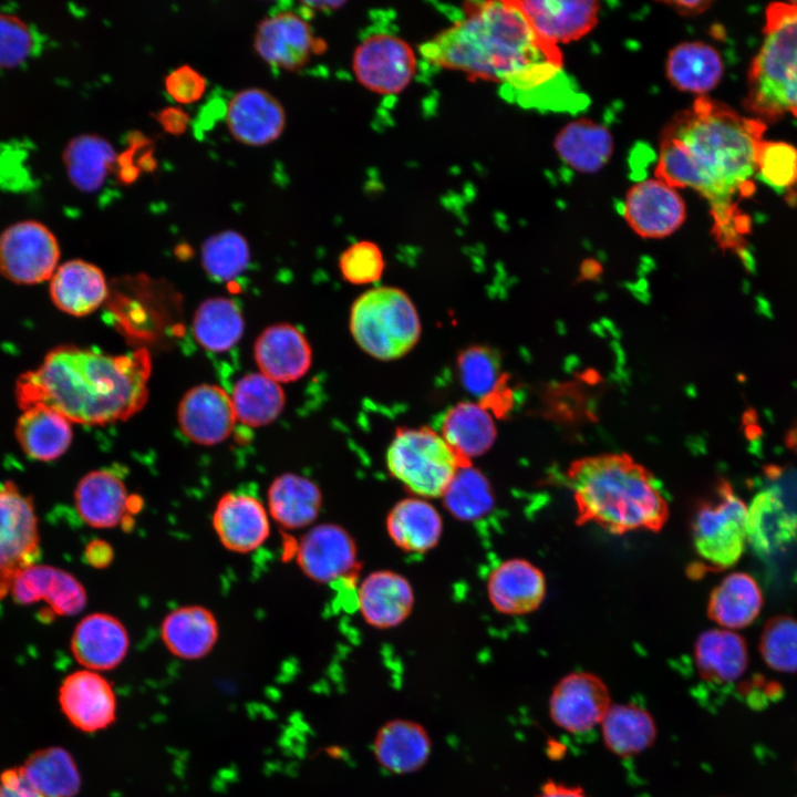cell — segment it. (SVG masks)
<instances>
[{"mask_svg": "<svg viewBox=\"0 0 797 797\" xmlns=\"http://www.w3.org/2000/svg\"><path fill=\"white\" fill-rule=\"evenodd\" d=\"M765 124L739 115L705 95L676 113L665 125L654 175L679 188H691L705 198L713 218L712 232L723 249L745 262L751 219L739 203L755 186L756 158Z\"/></svg>", "mask_w": 797, "mask_h": 797, "instance_id": "6da1fadb", "label": "cell"}, {"mask_svg": "<svg viewBox=\"0 0 797 797\" xmlns=\"http://www.w3.org/2000/svg\"><path fill=\"white\" fill-rule=\"evenodd\" d=\"M151 354L137 349L111 355L64 344L46 353L34 370L15 382V398L24 411L46 405L71 423L105 425L139 412L148 398Z\"/></svg>", "mask_w": 797, "mask_h": 797, "instance_id": "7a4b0ae2", "label": "cell"}, {"mask_svg": "<svg viewBox=\"0 0 797 797\" xmlns=\"http://www.w3.org/2000/svg\"><path fill=\"white\" fill-rule=\"evenodd\" d=\"M421 53L470 80L503 83L518 93L553 79L563 64L559 48L538 39L511 0L468 3L466 17L424 43Z\"/></svg>", "mask_w": 797, "mask_h": 797, "instance_id": "3957f363", "label": "cell"}, {"mask_svg": "<svg viewBox=\"0 0 797 797\" xmlns=\"http://www.w3.org/2000/svg\"><path fill=\"white\" fill-rule=\"evenodd\" d=\"M577 525L594 524L613 535L660 531L669 503L653 474L627 453H601L572 460L565 472Z\"/></svg>", "mask_w": 797, "mask_h": 797, "instance_id": "277c9868", "label": "cell"}, {"mask_svg": "<svg viewBox=\"0 0 797 797\" xmlns=\"http://www.w3.org/2000/svg\"><path fill=\"white\" fill-rule=\"evenodd\" d=\"M764 41L748 72L747 110L766 120L797 118V2L772 3Z\"/></svg>", "mask_w": 797, "mask_h": 797, "instance_id": "5b68a950", "label": "cell"}, {"mask_svg": "<svg viewBox=\"0 0 797 797\" xmlns=\"http://www.w3.org/2000/svg\"><path fill=\"white\" fill-rule=\"evenodd\" d=\"M350 330L364 352L387 361L401 358L414 348L421 335V322L415 306L404 291L379 287L354 301Z\"/></svg>", "mask_w": 797, "mask_h": 797, "instance_id": "8992f818", "label": "cell"}, {"mask_svg": "<svg viewBox=\"0 0 797 797\" xmlns=\"http://www.w3.org/2000/svg\"><path fill=\"white\" fill-rule=\"evenodd\" d=\"M389 473L413 496L438 498L465 466L436 431L398 428L386 452Z\"/></svg>", "mask_w": 797, "mask_h": 797, "instance_id": "52a82bcc", "label": "cell"}, {"mask_svg": "<svg viewBox=\"0 0 797 797\" xmlns=\"http://www.w3.org/2000/svg\"><path fill=\"white\" fill-rule=\"evenodd\" d=\"M747 507L727 480L721 479L712 497L697 505L692 520L696 553L708 569L734 566L743 555Z\"/></svg>", "mask_w": 797, "mask_h": 797, "instance_id": "ba28073f", "label": "cell"}, {"mask_svg": "<svg viewBox=\"0 0 797 797\" xmlns=\"http://www.w3.org/2000/svg\"><path fill=\"white\" fill-rule=\"evenodd\" d=\"M39 555L38 519L31 497L12 482L0 484V599Z\"/></svg>", "mask_w": 797, "mask_h": 797, "instance_id": "9c48e42d", "label": "cell"}, {"mask_svg": "<svg viewBox=\"0 0 797 797\" xmlns=\"http://www.w3.org/2000/svg\"><path fill=\"white\" fill-rule=\"evenodd\" d=\"M60 255L58 238L39 220L15 221L0 232V276L13 283L50 280Z\"/></svg>", "mask_w": 797, "mask_h": 797, "instance_id": "30bf717a", "label": "cell"}, {"mask_svg": "<svg viewBox=\"0 0 797 797\" xmlns=\"http://www.w3.org/2000/svg\"><path fill=\"white\" fill-rule=\"evenodd\" d=\"M353 71L358 81L379 94H397L412 81L416 56L412 46L391 33L366 37L355 49Z\"/></svg>", "mask_w": 797, "mask_h": 797, "instance_id": "8fae6325", "label": "cell"}, {"mask_svg": "<svg viewBox=\"0 0 797 797\" xmlns=\"http://www.w3.org/2000/svg\"><path fill=\"white\" fill-rule=\"evenodd\" d=\"M612 705L610 690L594 673L576 671L552 687L548 712L552 723L570 734H582L600 725Z\"/></svg>", "mask_w": 797, "mask_h": 797, "instance_id": "7c38bea8", "label": "cell"}, {"mask_svg": "<svg viewBox=\"0 0 797 797\" xmlns=\"http://www.w3.org/2000/svg\"><path fill=\"white\" fill-rule=\"evenodd\" d=\"M252 44L267 64L291 72L303 68L313 54L327 48L306 18L293 11H278L259 21Z\"/></svg>", "mask_w": 797, "mask_h": 797, "instance_id": "4fadbf2b", "label": "cell"}, {"mask_svg": "<svg viewBox=\"0 0 797 797\" xmlns=\"http://www.w3.org/2000/svg\"><path fill=\"white\" fill-rule=\"evenodd\" d=\"M622 216L641 238L662 239L682 227L686 206L676 188L654 177L629 188L622 203Z\"/></svg>", "mask_w": 797, "mask_h": 797, "instance_id": "5bb4252c", "label": "cell"}, {"mask_svg": "<svg viewBox=\"0 0 797 797\" xmlns=\"http://www.w3.org/2000/svg\"><path fill=\"white\" fill-rule=\"evenodd\" d=\"M296 560L301 571L318 583L345 580L359 568L354 539L333 522L311 526L296 548Z\"/></svg>", "mask_w": 797, "mask_h": 797, "instance_id": "9a60e30c", "label": "cell"}, {"mask_svg": "<svg viewBox=\"0 0 797 797\" xmlns=\"http://www.w3.org/2000/svg\"><path fill=\"white\" fill-rule=\"evenodd\" d=\"M535 35L558 46L588 34L601 10L594 0H511Z\"/></svg>", "mask_w": 797, "mask_h": 797, "instance_id": "2e32d148", "label": "cell"}, {"mask_svg": "<svg viewBox=\"0 0 797 797\" xmlns=\"http://www.w3.org/2000/svg\"><path fill=\"white\" fill-rule=\"evenodd\" d=\"M60 708L77 729L94 733L110 726L116 717V696L111 683L99 672L83 669L61 683Z\"/></svg>", "mask_w": 797, "mask_h": 797, "instance_id": "e0dca14e", "label": "cell"}, {"mask_svg": "<svg viewBox=\"0 0 797 797\" xmlns=\"http://www.w3.org/2000/svg\"><path fill=\"white\" fill-rule=\"evenodd\" d=\"M225 121L235 141L259 147L280 137L286 126V112L280 101L267 90L247 87L229 100Z\"/></svg>", "mask_w": 797, "mask_h": 797, "instance_id": "ac0fdd59", "label": "cell"}, {"mask_svg": "<svg viewBox=\"0 0 797 797\" xmlns=\"http://www.w3.org/2000/svg\"><path fill=\"white\" fill-rule=\"evenodd\" d=\"M177 418L183 434L205 446L226 441L237 420L231 397L214 384H199L187 391L179 402Z\"/></svg>", "mask_w": 797, "mask_h": 797, "instance_id": "d6986e66", "label": "cell"}, {"mask_svg": "<svg viewBox=\"0 0 797 797\" xmlns=\"http://www.w3.org/2000/svg\"><path fill=\"white\" fill-rule=\"evenodd\" d=\"M211 522L220 544L237 553L256 550L270 534L267 507L258 498L244 493L224 494L215 506Z\"/></svg>", "mask_w": 797, "mask_h": 797, "instance_id": "ffe728a7", "label": "cell"}, {"mask_svg": "<svg viewBox=\"0 0 797 797\" xmlns=\"http://www.w3.org/2000/svg\"><path fill=\"white\" fill-rule=\"evenodd\" d=\"M12 598L20 604L44 601L46 613L70 617L82 611L87 602L86 590L70 572L58 567L32 565L13 581Z\"/></svg>", "mask_w": 797, "mask_h": 797, "instance_id": "44dd1931", "label": "cell"}, {"mask_svg": "<svg viewBox=\"0 0 797 797\" xmlns=\"http://www.w3.org/2000/svg\"><path fill=\"white\" fill-rule=\"evenodd\" d=\"M487 597L494 609L507 615H524L542 603L547 582L532 562L510 558L498 563L487 579Z\"/></svg>", "mask_w": 797, "mask_h": 797, "instance_id": "7402d4cb", "label": "cell"}, {"mask_svg": "<svg viewBox=\"0 0 797 797\" xmlns=\"http://www.w3.org/2000/svg\"><path fill=\"white\" fill-rule=\"evenodd\" d=\"M130 645V634L123 622L104 612L85 615L71 636L74 659L84 669L96 672L113 670L120 665Z\"/></svg>", "mask_w": 797, "mask_h": 797, "instance_id": "603a6c76", "label": "cell"}, {"mask_svg": "<svg viewBox=\"0 0 797 797\" xmlns=\"http://www.w3.org/2000/svg\"><path fill=\"white\" fill-rule=\"evenodd\" d=\"M415 602L410 581L392 570H376L360 582L356 605L363 620L375 629H391L403 623Z\"/></svg>", "mask_w": 797, "mask_h": 797, "instance_id": "cb8c5ba5", "label": "cell"}, {"mask_svg": "<svg viewBox=\"0 0 797 797\" xmlns=\"http://www.w3.org/2000/svg\"><path fill=\"white\" fill-rule=\"evenodd\" d=\"M253 354L260 373L277 383L301 379L312 361L308 340L300 330L288 323L265 329L256 340Z\"/></svg>", "mask_w": 797, "mask_h": 797, "instance_id": "d4e9b609", "label": "cell"}, {"mask_svg": "<svg viewBox=\"0 0 797 797\" xmlns=\"http://www.w3.org/2000/svg\"><path fill=\"white\" fill-rule=\"evenodd\" d=\"M74 504L85 524L102 529L122 525L133 511L124 482L105 469L92 470L79 480Z\"/></svg>", "mask_w": 797, "mask_h": 797, "instance_id": "484cf974", "label": "cell"}, {"mask_svg": "<svg viewBox=\"0 0 797 797\" xmlns=\"http://www.w3.org/2000/svg\"><path fill=\"white\" fill-rule=\"evenodd\" d=\"M49 292L59 310L73 317H85L106 300L108 287L104 272L96 265L72 259L58 266L50 279Z\"/></svg>", "mask_w": 797, "mask_h": 797, "instance_id": "4316f807", "label": "cell"}, {"mask_svg": "<svg viewBox=\"0 0 797 797\" xmlns=\"http://www.w3.org/2000/svg\"><path fill=\"white\" fill-rule=\"evenodd\" d=\"M746 536L756 555L770 557L797 540V515L777 490H762L747 508Z\"/></svg>", "mask_w": 797, "mask_h": 797, "instance_id": "83f0119b", "label": "cell"}, {"mask_svg": "<svg viewBox=\"0 0 797 797\" xmlns=\"http://www.w3.org/2000/svg\"><path fill=\"white\" fill-rule=\"evenodd\" d=\"M432 753V741L423 725L404 718L383 724L373 741V754L389 773L406 775L421 769Z\"/></svg>", "mask_w": 797, "mask_h": 797, "instance_id": "f1b7e54d", "label": "cell"}, {"mask_svg": "<svg viewBox=\"0 0 797 797\" xmlns=\"http://www.w3.org/2000/svg\"><path fill=\"white\" fill-rule=\"evenodd\" d=\"M385 528L398 549L408 553H425L439 542L443 519L428 499L411 496L398 500L390 509Z\"/></svg>", "mask_w": 797, "mask_h": 797, "instance_id": "f546056e", "label": "cell"}, {"mask_svg": "<svg viewBox=\"0 0 797 797\" xmlns=\"http://www.w3.org/2000/svg\"><path fill=\"white\" fill-rule=\"evenodd\" d=\"M161 638L167 650L184 660L206 656L219 638L215 614L198 604L174 609L163 619Z\"/></svg>", "mask_w": 797, "mask_h": 797, "instance_id": "4dcf8cb0", "label": "cell"}, {"mask_svg": "<svg viewBox=\"0 0 797 797\" xmlns=\"http://www.w3.org/2000/svg\"><path fill=\"white\" fill-rule=\"evenodd\" d=\"M693 658L700 677L720 685L738 680L749 663L745 639L727 629L702 632L694 643Z\"/></svg>", "mask_w": 797, "mask_h": 797, "instance_id": "1f68e13d", "label": "cell"}, {"mask_svg": "<svg viewBox=\"0 0 797 797\" xmlns=\"http://www.w3.org/2000/svg\"><path fill=\"white\" fill-rule=\"evenodd\" d=\"M322 506L319 486L308 477L294 473L277 476L267 490L270 518L289 530L313 526Z\"/></svg>", "mask_w": 797, "mask_h": 797, "instance_id": "d6a6232c", "label": "cell"}, {"mask_svg": "<svg viewBox=\"0 0 797 797\" xmlns=\"http://www.w3.org/2000/svg\"><path fill=\"white\" fill-rule=\"evenodd\" d=\"M613 137L602 124L586 117L567 123L556 135L555 149L570 168L593 174L603 168L613 153Z\"/></svg>", "mask_w": 797, "mask_h": 797, "instance_id": "836d02e7", "label": "cell"}, {"mask_svg": "<svg viewBox=\"0 0 797 797\" xmlns=\"http://www.w3.org/2000/svg\"><path fill=\"white\" fill-rule=\"evenodd\" d=\"M71 424L56 410L35 405L22 411L15 425V437L28 457L51 462L69 449L73 438Z\"/></svg>", "mask_w": 797, "mask_h": 797, "instance_id": "e575fe53", "label": "cell"}, {"mask_svg": "<svg viewBox=\"0 0 797 797\" xmlns=\"http://www.w3.org/2000/svg\"><path fill=\"white\" fill-rule=\"evenodd\" d=\"M439 434L459 460L469 465L473 458L491 448L497 429L485 407L478 403L460 402L444 413Z\"/></svg>", "mask_w": 797, "mask_h": 797, "instance_id": "d590c367", "label": "cell"}, {"mask_svg": "<svg viewBox=\"0 0 797 797\" xmlns=\"http://www.w3.org/2000/svg\"><path fill=\"white\" fill-rule=\"evenodd\" d=\"M600 729L605 748L620 758L643 753L658 737L653 715L634 703H612L600 723Z\"/></svg>", "mask_w": 797, "mask_h": 797, "instance_id": "8d00e7d4", "label": "cell"}, {"mask_svg": "<svg viewBox=\"0 0 797 797\" xmlns=\"http://www.w3.org/2000/svg\"><path fill=\"white\" fill-rule=\"evenodd\" d=\"M724 72L722 58L713 46L698 41L684 42L667 54L665 75L682 92L700 94L713 90Z\"/></svg>", "mask_w": 797, "mask_h": 797, "instance_id": "74e56055", "label": "cell"}, {"mask_svg": "<svg viewBox=\"0 0 797 797\" xmlns=\"http://www.w3.org/2000/svg\"><path fill=\"white\" fill-rule=\"evenodd\" d=\"M116 162L113 145L93 133L74 136L62 152V163L70 183L83 193L99 190Z\"/></svg>", "mask_w": 797, "mask_h": 797, "instance_id": "f35d334b", "label": "cell"}, {"mask_svg": "<svg viewBox=\"0 0 797 797\" xmlns=\"http://www.w3.org/2000/svg\"><path fill=\"white\" fill-rule=\"evenodd\" d=\"M763 594L758 583L745 572L726 576L711 592L707 615L725 629H742L759 614Z\"/></svg>", "mask_w": 797, "mask_h": 797, "instance_id": "ab89813d", "label": "cell"}, {"mask_svg": "<svg viewBox=\"0 0 797 797\" xmlns=\"http://www.w3.org/2000/svg\"><path fill=\"white\" fill-rule=\"evenodd\" d=\"M20 768L30 785L43 797H75L80 791L77 765L63 747L38 749Z\"/></svg>", "mask_w": 797, "mask_h": 797, "instance_id": "60d3db41", "label": "cell"}, {"mask_svg": "<svg viewBox=\"0 0 797 797\" xmlns=\"http://www.w3.org/2000/svg\"><path fill=\"white\" fill-rule=\"evenodd\" d=\"M245 330L239 307L225 297L203 301L193 319L196 341L211 352H225L236 345Z\"/></svg>", "mask_w": 797, "mask_h": 797, "instance_id": "b9f144b4", "label": "cell"}, {"mask_svg": "<svg viewBox=\"0 0 797 797\" xmlns=\"http://www.w3.org/2000/svg\"><path fill=\"white\" fill-rule=\"evenodd\" d=\"M230 397L236 418L251 427L272 423L283 411L286 402L279 383L262 373L240 377Z\"/></svg>", "mask_w": 797, "mask_h": 797, "instance_id": "7bdbcfd3", "label": "cell"}, {"mask_svg": "<svg viewBox=\"0 0 797 797\" xmlns=\"http://www.w3.org/2000/svg\"><path fill=\"white\" fill-rule=\"evenodd\" d=\"M441 498L445 509L464 522L483 518L495 505L490 482L472 464L458 468Z\"/></svg>", "mask_w": 797, "mask_h": 797, "instance_id": "ee69618b", "label": "cell"}, {"mask_svg": "<svg viewBox=\"0 0 797 797\" xmlns=\"http://www.w3.org/2000/svg\"><path fill=\"white\" fill-rule=\"evenodd\" d=\"M250 249L246 238L227 229L208 237L201 246V263L208 276L217 281H229L248 267Z\"/></svg>", "mask_w": 797, "mask_h": 797, "instance_id": "f6af8a7d", "label": "cell"}, {"mask_svg": "<svg viewBox=\"0 0 797 797\" xmlns=\"http://www.w3.org/2000/svg\"><path fill=\"white\" fill-rule=\"evenodd\" d=\"M759 654L765 664L780 673H797V619L776 615L764 625Z\"/></svg>", "mask_w": 797, "mask_h": 797, "instance_id": "bcb514c9", "label": "cell"}, {"mask_svg": "<svg viewBox=\"0 0 797 797\" xmlns=\"http://www.w3.org/2000/svg\"><path fill=\"white\" fill-rule=\"evenodd\" d=\"M457 368L463 386L480 400L493 392L505 375L500 373L496 352L483 345L464 350L458 355Z\"/></svg>", "mask_w": 797, "mask_h": 797, "instance_id": "7dc6e473", "label": "cell"}, {"mask_svg": "<svg viewBox=\"0 0 797 797\" xmlns=\"http://www.w3.org/2000/svg\"><path fill=\"white\" fill-rule=\"evenodd\" d=\"M756 174L777 192L797 186V149L784 142L762 141L757 151Z\"/></svg>", "mask_w": 797, "mask_h": 797, "instance_id": "c3c4849f", "label": "cell"}, {"mask_svg": "<svg viewBox=\"0 0 797 797\" xmlns=\"http://www.w3.org/2000/svg\"><path fill=\"white\" fill-rule=\"evenodd\" d=\"M35 39L29 24L12 13H0V70L14 69L34 52Z\"/></svg>", "mask_w": 797, "mask_h": 797, "instance_id": "681fc988", "label": "cell"}, {"mask_svg": "<svg viewBox=\"0 0 797 797\" xmlns=\"http://www.w3.org/2000/svg\"><path fill=\"white\" fill-rule=\"evenodd\" d=\"M343 278L354 284L377 281L384 269V259L380 248L371 241L362 240L346 248L339 259Z\"/></svg>", "mask_w": 797, "mask_h": 797, "instance_id": "f907efd6", "label": "cell"}, {"mask_svg": "<svg viewBox=\"0 0 797 797\" xmlns=\"http://www.w3.org/2000/svg\"><path fill=\"white\" fill-rule=\"evenodd\" d=\"M164 87L176 103L186 105L195 103L204 96L207 81L196 69L183 64L165 76Z\"/></svg>", "mask_w": 797, "mask_h": 797, "instance_id": "816d5d0a", "label": "cell"}, {"mask_svg": "<svg viewBox=\"0 0 797 797\" xmlns=\"http://www.w3.org/2000/svg\"><path fill=\"white\" fill-rule=\"evenodd\" d=\"M0 797H43L27 780L20 767L0 775Z\"/></svg>", "mask_w": 797, "mask_h": 797, "instance_id": "f5cc1de1", "label": "cell"}, {"mask_svg": "<svg viewBox=\"0 0 797 797\" xmlns=\"http://www.w3.org/2000/svg\"><path fill=\"white\" fill-rule=\"evenodd\" d=\"M157 121L167 134L182 135L187 131L189 116L182 107L167 106L159 111Z\"/></svg>", "mask_w": 797, "mask_h": 797, "instance_id": "db71d44e", "label": "cell"}, {"mask_svg": "<svg viewBox=\"0 0 797 797\" xmlns=\"http://www.w3.org/2000/svg\"><path fill=\"white\" fill-rule=\"evenodd\" d=\"M114 557L111 545L102 539H95L87 544L84 550L86 562L94 568L107 567Z\"/></svg>", "mask_w": 797, "mask_h": 797, "instance_id": "11a10c76", "label": "cell"}, {"mask_svg": "<svg viewBox=\"0 0 797 797\" xmlns=\"http://www.w3.org/2000/svg\"><path fill=\"white\" fill-rule=\"evenodd\" d=\"M536 797H589L581 786L546 780Z\"/></svg>", "mask_w": 797, "mask_h": 797, "instance_id": "9f6ffc18", "label": "cell"}, {"mask_svg": "<svg viewBox=\"0 0 797 797\" xmlns=\"http://www.w3.org/2000/svg\"><path fill=\"white\" fill-rule=\"evenodd\" d=\"M665 4L670 6L674 11L681 15H696L707 10L711 6L710 1L704 0H690V1H665Z\"/></svg>", "mask_w": 797, "mask_h": 797, "instance_id": "6f0895ef", "label": "cell"}, {"mask_svg": "<svg viewBox=\"0 0 797 797\" xmlns=\"http://www.w3.org/2000/svg\"><path fill=\"white\" fill-rule=\"evenodd\" d=\"M343 4H344V2H341V1L302 2L303 11H307V12H313V11L328 12L331 10H337L339 7H341Z\"/></svg>", "mask_w": 797, "mask_h": 797, "instance_id": "680465c9", "label": "cell"}, {"mask_svg": "<svg viewBox=\"0 0 797 797\" xmlns=\"http://www.w3.org/2000/svg\"><path fill=\"white\" fill-rule=\"evenodd\" d=\"M601 272V267L594 260H586L581 266V276L584 279H593Z\"/></svg>", "mask_w": 797, "mask_h": 797, "instance_id": "91938a15", "label": "cell"}, {"mask_svg": "<svg viewBox=\"0 0 797 797\" xmlns=\"http://www.w3.org/2000/svg\"><path fill=\"white\" fill-rule=\"evenodd\" d=\"M786 444L793 452L797 454V420L790 426L786 434Z\"/></svg>", "mask_w": 797, "mask_h": 797, "instance_id": "94428289", "label": "cell"}, {"mask_svg": "<svg viewBox=\"0 0 797 797\" xmlns=\"http://www.w3.org/2000/svg\"><path fill=\"white\" fill-rule=\"evenodd\" d=\"M548 746L553 747V749L548 748L547 753L548 756L552 759H559L565 755L566 747L559 743V742H549Z\"/></svg>", "mask_w": 797, "mask_h": 797, "instance_id": "6125c7cd", "label": "cell"}]
</instances>
